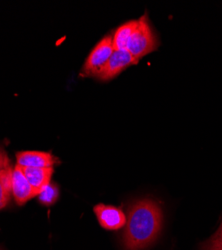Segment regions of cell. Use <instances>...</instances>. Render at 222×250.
Masks as SVG:
<instances>
[{"mask_svg": "<svg viewBox=\"0 0 222 250\" xmlns=\"http://www.w3.org/2000/svg\"><path fill=\"white\" fill-rule=\"evenodd\" d=\"M137 19L129 20V21L120 25L112 35L114 50H126L129 38L135 28Z\"/></svg>", "mask_w": 222, "mask_h": 250, "instance_id": "cell-9", "label": "cell"}, {"mask_svg": "<svg viewBox=\"0 0 222 250\" xmlns=\"http://www.w3.org/2000/svg\"><path fill=\"white\" fill-rule=\"evenodd\" d=\"M17 164L22 167H53L59 163V159L50 152L43 151H20L16 153Z\"/></svg>", "mask_w": 222, "mask_h": 250, "instance_id": "cell-7", "label": "cell"}, {"mask_svg": "<svg viewBox=\"0 0 222 250\" xmlns=\"http://www.w3.org/2000/svg\"><path fill=\"white\" fill-rule=\"evenodd\" d=\"M163 226V211L152 198H142L132 203L122 234L126 250H144L158 238Z\"/></svg>", "mask_w": 222, "mask_h": 250, "instance_id": "cell-1", "label": "cell"}, {"mask_svg": "<svg viewBox=\"0 0 222 250\" xmlns=\"http://www.w3.org/2000/svg\"><path fill=\"white\" fill-rule=\"evenodd\" d=\"M137 60L127 50H114L106 65L97 74V78L102 81H108L119 73L125 70L127 67L136 64Z\"/></svg>", "mask_w": 222, "mask_h": 250, "instance_id": "cell-4", "label": "cell"}, {"mask_svg": "<svg viewBox=\"0 0 222 250\" xmlns=\"http://www.w3.org/2000/svg\"><path fill=\"white\" fill-rule=\"evenodd\" d=\"M158 39L153 32L148 16L145 13L137 19L135 28L129 38L127 51L137 60L155 51L158 48Z\"/></svg>", "mask_w": 222, "mask_h": 250, "instance_id": "cell-2", "label": "cell"}, {"mask_svg": "<svg viewBox=\"0 0 222 250\" xmlns=\"http://www.w3.org/2000/svg\"><path fill=\"white\" fill-rule=\"evenodd\" d=\"M201 250H222V240L210 238L201 246Z\"/></svg>", "mask_w": 222, "mask_h": 250, "instance_id": "cell-12", "label": "cell"}, {"mask_svg": "<svg viewBox=\"0 0 222 250\" xmlns=\"http://www.w3.org/2000/svg\"><path fill=\"white\" fill-rule=\"evenodd\" d=\"M9 166V161L6 153L0 148V171L7 168Z\"/></svg>", "mask_w": 222, "mask_h": 250, "instance_id": "cell-13", "label": "cell"}, {"mask_svg": "<svg viewBox=\"0 0 222 250\" xmlns=\"http://www.w3.org/2000/svg\"><path fill=\"white\" fill-rule=\"evenodd\" d=\"M22 172L25 175L26 179L28 180L29 184L37 194H40L45 187L50 184L52 174L54 172L53 167H44V168H38V167H22Z\"/></svg>", "mask_w": 222, "mask_h": 250, "instance_id": "cell-8", "label": "cell"}, {"mask_svg": "<svg viewBox=\"0 0 222 250\" xmlns=\"http://www.w3.org/2000/svg\"><path fill=\"white\" fill-rule=\"evenodd\" d=\"M114 51L112 35L103 37L92 51L87 56L82 68V73L85 76H97V74L103 69L107 61Z\"/></svg>", "mask_w": 222, "mask_h": 250, "instance_id": "cell-3", "label": "cell"}, {"mask_svg": "<svg viewBox=\"0 0 222 250\" xmlns=\"http://www.w3.org/2000/svg\"><path fill=\"white\" fill-rule=\"evenodd\" d=\"M99 224L106 230H118L126 224L127 217L118 207L99 203L93 208Z\"/></svg>", "mask_w": 222, "mask_h": 250, "instance_id": "cell-5", "label": "cell"}, {"mask_svg": "<svg viewBox=\"0 0 222 250\" xmlns=\"http://www.w3.org/2000/svg\"><path fill=\"white\" fill-rule=\"evenodd\" d=\"M12 195L18 205H23L31 198L37 196L22 172L21 166L16 164L12 169Z\"/></svg>", "mask_w": 222, "mask_h": 250, "instance_id": "cell-6", "label": "cell"}, {"mask_svg": "<svg viewBox=\"0 0 222 250\" xmlns=\"http://www.w3.org/2000/svg\"><path fill=\"white\" fill-rule=\"evenodd\" d=\"M11 178L12 169L10 166L0 171V209L4 208L10 200L12 194Z\"/></svg>", "mask_w": 222, "mask_h": 250, "instance_id": "cell-10", "label": "cell"}, {"mask_svg": "<svg viewBox=\"0 0 222 250\" xmlns=\"http://www.w3.org/2000/svg\"><path fill=\"white\" fill-rule=\"evenodd\" d=\"M212 238L214 239H219V240H222V222L218 228V230L214 233V235L212 236Z\"/></svg>", "mask_w": 222, "mask_h": 250, "instance_id": "cell-14", "label": "cell"}, {"mask_svg": "<svg viewBox=\"0 0 222 250\" xmlns=\"http://www.w3.org/2000/svg\"><path fill=\"white\" fill-rule=\"evenodd\" d=\"M0 250H1V249H0Z\"/></svg>", "mask_w": 222, "mask_h": 250, "instance_id": "cell-15", "label": "cell"}, {"mask_svg": "<svg viewBox=\"0 0 222 250\" xmlns=\"http://www.w3.org/2000/svg\"><path fill=\"white\" fill-rule=\"evenodd\" d=\"M59 195V191L56 185H52L51 183L48 184L45 188L40 192L39 196V200L41 203L45 204V205H51L53 204Z\"/></svg>", "mask_w": 222, "mask_h": 250, "instance_id": "cell-11", "label": "cell"}]
</instances>
